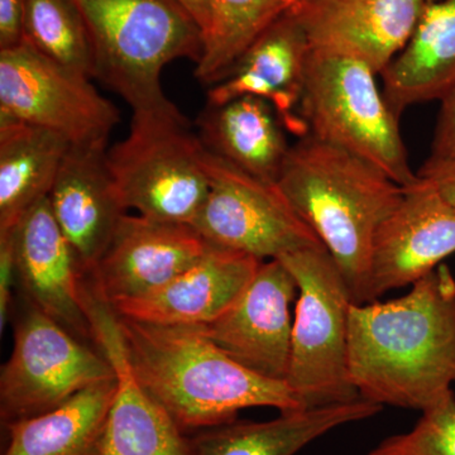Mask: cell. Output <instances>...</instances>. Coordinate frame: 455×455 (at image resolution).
Returning a JSON list of instances; mask_svg holds the SVG:
<instances>
[{
  "mask_svg": "<svg viewBox=\"0 0 455 455\" xmlns=\"http://www.w3.org/2000/svg\"><path fill=\"white\" fill-rule=\"evenodd\" d=\"M431 143L430 163L455 161V85L443 97Z\"/></svg>",
  "mask_w": 455,
  "mask_h": 455,
  "instance_id": "obj_28",
  "label": "cell"
},
{
  "mask_svg": "<svg viewBox=\"0 0 455 455\" xmlns=\"http://www.w3.org/2000/svg\"><path fill=\"white\" fill-rule=\"evenodd\" d=\"M298 283L280 259L263 260L247 289L218 319L193 326L242 366L286 381Z\"/></svg>",
  "mask_w": 455,
  "mask_h": 455,
  "instance_id": "obj_12",
  "label": "cell"
},
{
  "mask_svg": "<svg viewBox=\"0 0 455 455\" xmlns=\"http://www.w3.org/2000/svg\"><path fill=\"white\" fill-rule=\"evenodd\" d=\"M0 116L61 134L71 146L103 147L121 122L88 75L26 44L0 50Z\"/></svg>",
  "mask_w": 455,
  "mask_h": 455,
  "instance_id": "obj_9",
  "label": "cell"
},
{
  "mask_svg": "<svg viewBox=\"0 0 455 455\" xmlns=\"http://www.w3.org/2000/svg\"><path fill=\"white\" fill-rule=\"evenodd\" d=\"M381 75L398 119L414 104L442 100L455 85V0L427 3L409 44Z\"/></svg>",
  "mask_w": 455,
  "mask_h": 455,
  "instance_id": "obj_22",
  "label": "cell"
},
{
  "mask_svg": "<svg viewBox=\"0 0 455 455\" xmlns=\"http://www.w3.org/2000/svg\"><path fill=\"white\" fill-rule=\"evenodd\" d=\"M455 253V205L420 178L374 238L370 267L371 302L414 284Z\"/></svg>",
  "mask_w": 455,
  "mask_h": 455,
  "instance_id": "obj_13",
  "label": "cell"
},
{
  "mask_svg": "<svg viewBox=\"0 0 455 455\" xmlns=\"http://www.w3.org/2000/svg\"><path fill=\"white\" fill-rule=\"evenodd\" d=\"M23 41L53 61L92 77L88 32L73 0H26Z\"/></svg>",
  "mask_w": 455,
  "mask_h": 455,
  "instance_id": "obj_26",
  "label": "cell"
},
{
  "mask_svg": "<svg viewBox=\"0 0 455 455\" xmlns=\"http://www.w3.org/2000/svg\"><path fill=\"white\" fill-rule=\"evenodd\" d=\"M262 262L251 254L211 244L196 265L161 289L110 304L118 315L147 324H208L238 300Z\"/></svg>",
  "mask_w": 455,
  "mask_h": 455,
  "instance_id": "obj_17",
  "label": "cell"
},
{
  "mask_svg": "<svg viewBox=\"0 0 455 455\" xmlns=\"http://www.w3.org/2000/svg\"><path fill=\"white\" fill-rule=\"evenodd\" d=\"M17 281L16 253L12 229L0 230V328L8 323L12 287Z\"/></svg>",
  "mask_w": 455,
  "mask_h": 455,
  "instance_id": "obj_29",
  "label": "cell"
},
{
  "mask_svg": "<svg viewBox=\"0 0 455 455\" xmlns=\"http://www.w3.org/2000/svg\"><path fill=\"white\" fill-rule=\"evenodd\" d=\"M298 283L286 385L301 409L358 400L349 377V311L355 302L324 245L278 259Z\"/></svg>",
  "mask_w": 455,
  "mask_h": 455,
  "instance_id": "obj_6",
  "label": "cell"
},
{
  "mask_svg": "<svg viewBox=\"0 0 455 455\" xmlns=\"http://www.w3.org/2000/svg\"><path fill=\"white\" fill-rule=\"evenodd\" d=\"M199 140L211 154L253 178L277 184L290 148L276 110L245 95L208 106L197 118Z\"/></svg>",
  "mask_w": 455,
  "mask_h": 455,
  "instance_id": "obj_21",
  "label": "cell"
},
{
  "mask_svg": "<svg viewBox=\"0 0 455 455\" xmlns=\"http://www.w3.org/2000/svg\"><path fill=\"white\" fill-rule=\"evenodd\" d=\"M26 0H0V50L23 42Z\"/></svg>",
  "mask_w": 455,
  "mask_h": 455,
  "instance_id": "obj_30",
  "label": "cell"
},
{
  "mask_svg": "<svg viewBox=\"0 0 455 455\" xmlns=\"http://www.w3.org/2000/svg\"><path fill=\"white\" fill-rule=\"evenodd\" d=\"M49 200L83 271H94L128 212L108 169L107 148L71 146Z\"/></svg>",
  "mask_w": 455,
  "mask_h": 455,
  "instance_id": "obj_18",
  "label": "cell"
},
{
  "mask_svg": "<svg viewBox=\"0 0 455 455\" xmlns=\"http://www.w3.org/2000/svg\"><path fill=\"white\" fill-rule=\"evenodd\" d=\"M403 298L353 304L349 377L359 397L425 411L455 382V278L442 263Z\"/></svg>",
  "mask_w": 455,
  "mask_h": 455,
  "instance_id": "obj_1",
  "label": "cell"
},
{
  "mask_svg": "<svg viewBox=\"0 0 455 455\" xmlns=\"http://www.w3.org/2000/svg\"><path fill=\"white\" fill-rule=\"evenodd\" d=\"M204 152L188 124L132 119L130 134L107 149V164L127 211L193 226L209 193Z\"/></svg>",
  "mask_w": 455,
  "mask_h": 455,
  "instance_id": "obj_7",
  "label": "cell"
},
{
  "mask_svg": "<svg viewBox=\"0 0 455 455\" xmlns=\"http://www.w3.org/2000/svg\"><path fill=\"white\" fill-rule=\"evenodd\" d=\"M376 75L355 57L311 47L299 114L311 136L364 158L401 187H412L419 175Z\"/></svg>",
  "mask_w": 455,
  "mask_h": 455,
  "instance_id": "obj_5",
  "label": "cell"
},
{
  "mask_svg": "<svg viewBox=\"0 0 455 455\" xmlns=\"http://www.w3.org/2000/svg\"><path fill=\"white\" fill-rule=\"evenodd\" d=\"M276 185L333 257L353 302H371L374 238L405 188L364 158L311 134L290 148Z\"/></svg>",
  "mask_w": 455,
  "mask_h": 455,
  "instance_id": "obj_3",
  "label": "cell"
},
{
  "mask_svg": "<svg viewBox=\"0 0 455 455\" xmlns=\"http://www.w3.org/2000/svg\"><path fill=\"white\" fill-rule=\"evenodd\" d=\"M85 25L92 77L130 104L133 121L188 124L164 95L161 74L175 60L197 62L202 27L181 0H73Z\"/></svg>",
  "mask_w": 455,
  "mask_h": 455,
  "instance_id": "obj_4",
  "label": "cell"
},
{
  "mask_svg": "<svg viewBox=\"0 0 455 455\" xmlns=\"http://www.w3.org/2000/svg\"><path fill=\"white\" fill-rule=\"evenodd\" d=\"M298 11L289 12L266 29L226 79L212 86L208 106H223L233 99L252 95L275 108L284 130L300 139L309 134L299 108L311 42Z\"/></svg>",
  "mask_w": 455,
  "mask_h": 455,
  "instance_id": "obj_15",
  "label": "cell"
},
{
  "mask_svg": "<svg viewBox=\"0 0 455 455\" xmlns=\"http://www.w3.org/2000/svg\"><path fill=\"white\" fill-rule=\"evenodd\" d=\"M13 329V350L0 372L5 425L50 411L77 392L116 377L112 364L25 298Z\"/></svg>",
  "mask_w": 455,
  "mask_h": 455,
  "instance_id": "obj_8",
  "label": "cell"
},
{
  "mask_svg": "<svg viewBox=\"0 0 455 455\" xmlns=\"http://www.w3.org/2000/svg\"><path fill=\"white\" fill-rule=\"evenodd\" d=\"M181 2L202 27L204 40H205V36L208 35L212 26V14L208 0H181Z\"/></svg>",
  "mask_w": 455,
  "mask_h": 455,
  "instance_id": "obj_32",
  "label": "cell"
},
{
  "mask_svg": "<svg viewBox=\"0 0 455 455\" xmlns=\"http://www.w3.org/2000/svg\"><path fill=\"white\" fill-rule=\"evenodd\" d=\"M418 175L430 181L443 197L455 205V161H449V163L427 161Z\"/></svg>",
  "mask_w": 455,
  "mask_h": 455,
  "instance_id": "obj_31",
  "label": "cell"
},
{
  "mask_svg": "<svg viewBox=\"0 0 455 455\" xmlns=\"http://www.w3.org/2000/svg\"><path fill=\"white\" fill-rule=\"evenodd\" d=\"M116 390L114 377L50 411L7 425L4 455H98Z\"/></svg>",
  "mask_w": 455,
  "mask_h": 455,
  "instance_id": "obj_24",
  "label": "cell"
},
{
  "mask_svg": "<svg viewBox=\"0 0 455 455\" xmlns=\"http://www.w3.org/2000/svg\"><path fill=\"white\" fill-rule=\"evenodd\" d=\"M367 455H455L454 392L425 410L409 433L388 436Z\"/></svg>",
  "mask_w": 455,
  "mask_h": 455,
  "instance_id": "obj_27",
  "label": "cell"
},
{
  "mask_svg": "<svg viewBox=\"0 0 455 455\" xmlns=\"http://www.w3.org/2000/svg\"><path fill=\"white\" fill-rule=\"evenodd\" d=\"M427 3L436 2V0H427Z\"/></svg>",
  "mask_w": 455,
  "mask_h": 455,
  "instance_id": "obj_34",
  "label": "cell"
},
{
  "mask_svg": "<svg viewBox=\"0 0 455 455\" xmlns=\"http://www.w3.org/2000/svg\"><path fill=\"white\" fill-rule=\"evenodd\" d=\"M80 291L92 341L116 372V396L98 455H194L190 438L137 379L112 304L92 277H83Z\"/></svg>",
  "mask_w": 455,
  "mask_h": 455,
  "instance_id": "obj_11",
  "label": "cell"
},
{
  "mask_svg": "<svg viewBox=\"0 0 455 455\" xmlns=\"http://www.w3.org/2000/svg\"><path fill=\"white\" fill-rule=\"evenodd\" d=\"M381 405L364 398L338 405L281 412L269 421H239L208 427L190 438L194 455H296L343 425L373 418Z\"/></svg>",
  "mask_w": 455,
  "mask_h": 455,
  "instance_id": "obj_20",
  "label": "cell"
},
{
  "mask_svg": "<svg viewBox=\"0 0 455 455\" xmlns=\"http://www.w3.org/2000/svg\"><path fill=\"white\" fill-rule=\"evenodd\" d=\"M427 0H337L298 11L311 47L353 56L382 74L409 44Z\"/></svg>",
  "mask_w": 455,
  "mask_h": 455,
  "instance_id": "obj_19",
  "label": "cell"
},
{
  "mask_svg": "<svg viewBox=\"0 0 455 455\" xmlns=\"http://www.w3.org/2000/svg\"><path fill=\"white\" fill-rule=\"evenodd\" d=\"M212 26L196 64L200 83L215 85L226 79L242 55L260 35L289 12L301 8L299 0H208Z\"/></svg>",
  "mask_w": 455,
  "mask_h": 455,
  "instance_id": "obj_25",
  "label": "cell"
},
{
  "mask_svg": "<svg viewBox=\"0 0 455 455\" xmlns=\"http://www.w3.org/2000/svg\"><path fill=\"white\" fill-rule=\"evenodd\" d=\"M17 280L25 298L83 340H92L80 284L84 271L53 217L49 196L29 208L13 228Z\"/></svg>",
  "mask_w": 455,
  "mask_h": 455,
  "instance_id": "obj_16",
  "label": "cell"
},
{
  "mask_svg": "<svg viewBox=\"0 0 455 455\" xmlns=\"http://www.w3.org/2000/svg\"><path fill=\"white\" fill-rule=\"evenodd\" d=\"M301 8L299 11H313V9L323 8L325 5L331 4L337 0H299Z\"/></svg>",
  "mask_w": 455,
  "mask_h": 455,
  "instance_id": "obj_33",
  "label": "cell"
},
{
  "mask_svg": "<svg viewBox=\"0 0 455 455\" xmlns=\"http://www.w3.org/2000/svg\"><path fill=\"white\" fill-rule=\"evenodd\" d=\"M211 244L190 224L125 214L89 272L109 302L161 289L202 259Z\"/></svg>",
  "mask_w": 455,
  "mask_h": 455,
  "instance_id": "obj_14",
  "label": "cell"
},
{
  "mask_svg": "<svg viewBox=\"0 0 455 455\" xmlns=\"http://www.w3.org/2000/svg\"><path fill=\"white\" fill-rule=\"evenodd\" d=\"M204 167L209 193L193 227L208 243L260 260L324 245L276 184L248 175L208 149Z\"/></svg>",
  "mask_w": 455,
  "mask_h": 455,
  "instance_id": "obj_10",
  "label": "cell"
},
{
  "mask_svg": "<svg viewBox=\"0 0 455 455\" xmlns=\"http://www.w3.org/2000/svg\"><path fill=\"white\" fill-rule=\"evenodd\" d=\"M118 319L137 379L182 431L230 423L251 407L304 410L286 382L242 366L193 326Z\"/></svg>",
  "mask_w": 455,
  "mask_h": 455,
  "instance_id": "obj_2",
  "label": "cell"
},
{
  "mask_svg": "<svg viewBox=\"0 0 455 455\" xmlns=\"http://www.w3.org/2000/svg\"><path fill=\"white\" fill-rule=\"evenodd\" d=\"M70 147L61 134L0 116V230L50 196Z\"/></svg>",
  "mask_w": 455,
  "mask_h": 455,
  "instance_id": "obj_23",
  "label": "cell"
}]
</instances>
